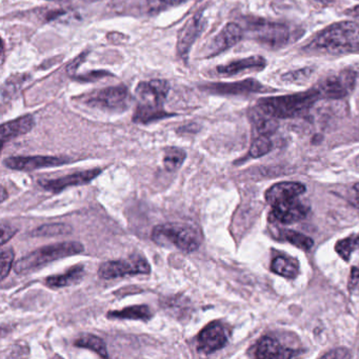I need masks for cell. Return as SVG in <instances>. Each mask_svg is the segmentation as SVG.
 <instances>
[{"label": "cell", "instance_id": "obj_2", "mask_svg": "<svg viewBox=\"0 0 359 359\" xmlns=\"http://www.w3.org/2000/svg\"><path fill=\"white\" fill-rule=\"evenodd\" d=\"M319 100H321L320 94L314 87L299 93L260 98L256 108L275 119L294 118L308 112Z\"/></svg>", "mask_w": 359, "mask_h": 359}, {"label": "cell", "instance_id": "obj_18", "mask_svg": "<svg viewBox=\"0 0 359 359\" xmlns=\"http://www.w3.org/2000/svg\"><path fill=\"white\" fill-rule=\"evenodd\" d=\"M298 354V351L285 348L272 337L262 338L255 351V356L258 358H291Z\"/></svg>", "mask_w": 359, "mask_h": 359}, {"label": "cell", "instance_id": "obj_32", "mask_svg": "<svg viewBox=\"0 0 359 359\" xmlns=\"http://www.w3.org/2000/svg\"><path fill=\"white\" fill-rule=\"evenodd\" d=\"M14 254L13 248H5L1 250V280H5L13 266Z\"/></svg>", "mask_w": 359, "mask_h": 359}, {"label": "cell", "instance_id": "obj_36", "mask_svg": "<svg viewBox=\"0 0 359 359\" xmlns=\"http://www.w3.org/2000/svg\"><path fill=\"white\" fill-rule=\"evenodd\" d=\"M323 357L325 358H348L351 357V354L346 348H336V350L323 355Z\"/></svg>", "mask_w": 359, "mask_h": 359}, {"label": "cell", "instance_id": "obj_39", "mask_svg": "<svg viewBox=\"0 0 359 359\" xmlns=\"http://www.w3.org/2000/svg\"><path fill=\"white\" fill-rule=\"evenodd\" d=\"M333 0H311V3L315 6H320V7H327Z\"/></svg>", "mask_w": 359, "mask_h": 359}, {"label": "cell", "instance_id": "obj_26", "mask_svg": "<svg viewBox=\"0 0 359 359\" xmlns=\"http://www.w3.org/2000/svg\"><path fill=\"white\" fill-rule=\"evenodd\" d=\"M186 151L176 147H170L165 149V156H163V165L165 170L169 172H175L182 167L184 161H186Z\"/></svg>", "mask_w": 359, "mask_h": 359}, {"label": "cell", "instance_id": "obj_28", "mask_svg": "<svg viewBox=\"0 0 359 359\" xmlns=\"http://www.w3.org/2000/svg\"><path fill=\"white\" fill-rule=\"evenodd\" d=\"M72 230V226L66 224H43L33 230L30 235L33 237H54L71 234Z\"/></svg>", "mask_w": 359, "mask_h": 359}, {"label": "cell", "instance_id": "obj_33", "mask_svg": "<svg viewBox=\"0 0 359 359\" xmlns=\"http://www.w3.org/2000/svg\"><path fill=\"white\" fill-rule=\"evenodd\" d=\"M187 1H189V0H149V5H150L151 10L161 11V10L182 5V4L187 3Z\"/></svg>", "mask_w": 359, "mask_h": 359}, {"label": "cell", "instance_id": "obj_27", "mask_svg": "<svg viewBox=\"0 0 359 359\" xmlns=\"http://www.w3.org/2000/svg\"><path fill=\"white\" fill-rule=\"evenodd\" d=\"M278 239L287 241V243H292V245L299 248V249L304 250V251H308L314 245L313 239L310 238V237L291 230L279 231Z\"/></svg>", "mask_w": 359, "mask_h": 359}, {"label": "cell", "instance_id": "obj_13", "mask_svg": "<svg viewBox=\"0 0 359 359\" xmlns=\"http://www.w3.org/2000/svg\"><path fill=\"white\" fill-rule=\"evenodd\" d=\"M205 28V20L203 18V13H199L193 15L188 22L182 27V30L180 31L177 39V49L178 55L187 62L190 54L191 48L193 43L198 39L199 35L201 34Z\"/></svg>", "mask_w": 359, "mask_h": 359}, {"label": "cell", "instance_id": "obj_7", "mask_svg": "<svg viewBox=\"0 0 359 359\" xmlns=\"http://www.w3.org/2000/svg\"><path fill=\"white\" fill-rule=\"evenodd\" d=\"M85 104L102 110L125 111L131 104V95L126 86H115L86 96Z\"/></svg>", "mask_w": 359, "mask_h": 359}, {"label": "cell", "instance_id": "obj_9", "mask_svg": "<svg viewBox=\"0 0 359 359\" xmlns=\"http://www.w3.org/2000/svg\"><path fill=\"white\" fill-rule=\"evenodd\" d=\"M201 89L205 93L222 96L251 95V94L255 93L275 92V90L266 87V86L253 79L235 81V83H205V85L201 86Z\"/></svg>", "mask_w": 359, "mask_h": 359}, {"label": "cell", "instance_id": "obj_3", "mask_svg": "<svg viewBox=\"0 0 359 359\" xmlns=\"http://www.w3.org/2000/svg\"><path fill=\"white\" fill-rule=\"evenodd\" d=\"M245 29L254 41L271 50H279L294 43L299 32L290 25L264 18H247Z\"/></svg>", "mask_w": 359, "mask_h": 359}, {"label": "cell", "instance_id": "obj_16", "mask_svg": "<svg viewBox=\"0 0 359 359\" xmlns=\"http://www.w3.org/2000/svg\"><path fill=\"white\" fill-rule=\"evenodd\" d=\"M170 91V85L163 79H153L150 81H142L136 88V94L146 104L163 106Z\"/></svg>", "mask_w": 359, "mask_h": 359}, {"label": "cell", "instance_id": "obj_23", "mask_svg": "<svg viewBox=\"0 0 359 359\" xmlns=\"http://www.w3.org/2000/svg\"><path fill=\"white\" fill-rule=\"evenodd\" d=\"M110 319H128V320L149 321L152 319L153 312L146 304L127 306L121 311H111L107 314Z\"/></svg>", "mask_w": 359, "mask_h": 359}, {"label": "cell", "instance_id": "obj_19", "mask_svg": "<svg viewBox=\"0 0 359 359\" xmlns=\"http://www.w3.org/2000/svg\"><path fill=\"white\" fill-rule=\"evenodd\" d=\"M35 121L32 115H24L14 121H8L1 126V144L5 146L6 142L28 134L34 128Z\"/></svg>", "mask_w": 359, "mask_h": 359}, {"label": "cell", "instance_id": "obj_24", "mask_svg": "<svg viewBox=\"0 0 359 359\" xmlns=\"http://www.w3.org/2000/svg\"><path fill=\"white\" fill-rule=\"evenodd\" d=\"M75 346L93 351L96 354L100 355V357H104V358H108L109 357L108 350H107V346L104 340L98 336L93 335V334H86V335L81 336L75 341Z\"/></svg>", "mask_w": 359, "mask_h": 359}, {"label": "cell", "instance_id": "obj_14", "mask_svg": "<svg viewBox=\"0 0 359 359\" xmlns=\"http://www.w3.org/2000/svg\"><path fill=\"white\" fill-rule=\"evenodd\" d=\"M100 173H102V169L100 168L83 170V171H77L75 173L69 174V175L54 178V180H39V184L45 190L58 193L62 192L65 189L70 188V187L89 184L92 180H95Z\"/></svg>", "mask_w": 359, "mask_h": 359}, {"label": "cell", "instance_id": "obj_31", "mask_svg": "<svg viewBox=\"0 0 359 359\" xmlns=\"http://www.w3.org/2000/svg\"><path fill=\"white\" fill-rule=\"evenodd\" d=\"M271 150H272V142H271L269 136L259 135L252 142L250 155L257 158V157L268 154Z\"/></svg>", "mask_w": 359, "mask_h": 359}, {"label": "cell", "instance_id": "obj_5", "mask_svg": "<svg viewBox=\"0 0 359 359\" xmlns=\"http://www.w3.org/2000/svg\"><path fill=\"white\" fill-rule=\"evenodd\" d=\"M83 250L85 248L79 241H70V243L67 241V243L46 245L27 254L26 256L18 260L14 264V271L20 275L28 274L37 269L43 268L50 262L83 253Z\"/></svg>", "mask_w": 359, "mask_h": 359}, {"label": "cell", "instance_id": "obj_35", "mask_svg": "<svg viewBox=\"0 0 359 359\" xmlns=\"http://www.w3.org/2000/svg\"><path fill=\"white\" fill-rule=\"evenodd\" d=\"M16 232H18L16 229L6 224H1V233H3L1 234V245H5L16 234Z\"/></svg>", "mask_w": 359, "mask_h": 359}, {"label": "cell", "instance_id": "obj_21", "mask_svg": "<svg viewBox=\"0 0 359 359\" xmlns=\"http://www.w3.org/2000/svg\"><path fill=\"white\" fill-rule=\"evenodd\" d=\"M175 115L176 114L167 112L165 108H163V106L140 102L137 108H136L135 113H134L133 121L135 123H144V125H147V123L161 121V119L175 116Z\"/></svg>", "mask_w": 359, "mask_h": 359}, {"label": "cell", "instance_id": "obj_37", "mask_svg": "<svg viewBox=\"0 0 359 359\" xmlns=\"http://www.w3.org/2000/svg\"><path fill=\"white\" fill-rule=\"evenodd\" d=\"M104 75H109V73L97 71V72H91L87 75H81V76H76L75 77V79L81 81H96V79H102V76H104Z\"/></svg>", "mask_w": 359, "mask_h": 359}, {"label": "cell", "instance_id": "obj_1", "mask_svg": "<svg viewBox=\"0 0 359 359\" xmlns=\"http://www.w3.org/2000/svg\"><path fill=\"white\" fill-rule=\"evenodd\" d=\"M302 50L317 55L359 53V25L351 20L330 25L313 35Z\"/></svg>", "mask_w": 359, "mask_h": 359}, {"label": "cell", "instance_id": "obj_10", "mask_svg": "<svg viewBox=\"0 0 359 359\" xmlns=\"http://www.w3.org/2000/svg\"><path fill=\"white\" fill-rule=\"evenodd\" d=\"M299 197H289L273 203L271 222L289 224L304 219L308 215L309 207L299 201Z\"/></svg>", "mask_w": 359, "mask_h": 359}, {"label": "cell", "instance_id": "obj_12", "mask_svg": "<svg viewBox=\"0 0 359 359\" xmlns=\"http://www.w3.org/2000/svg\"><path fill=\"white\" fill-rule=\"evenodd\" d=\"M69 163H71L70 159L56 156H12L4 161V165L8 169L24 172L57 167Z\"/></svg>", "mask_w": 359, "mask_h": 359}, {"label": "cell", "instance_id": "obj_8", "mask_svg": "<svg viewBox=\"0 0 359 359\" xmlns=\"http://www.w3.org/2000/svg\"><path fill=\"white\" fill-rule=\"evenodd\" d=\"M148 260L142 255L134 254L129 259L111 260L104 262L98 269V276L102 279H115L127 275L150 274Z\"/></svg>", "mask_w": 359, "mask_h": 359}, {"label": "cell", "instance_id": "obj_4", "mask_svg": "<svg viewBox=\"0 0 359 359\" xmlns=\"http://www.w3.org/2000/svg\"><path fill=\"white\" fill-rule=\"evenodd\" d=\"M151 237L155 243L161 247H174L186 253L196 251L201 243V232L196 226L178 222L155 226Z\"/></svg>", "mask_w": 359, "mask_h": 359}, {"label": "cell", "instance_id": "obj_40", "mask_svg": "<svg viewBox=\"0 0 359 359\" xmlns=\"http://www.w3.org/2000/svg\"><path fill=\"white\" fill-rule=\"evenodd\" d=\"M6 195H7V192H6V189L3 188V191H1V201H6Z\"/></svg>", "mask_w": 359, "mask_h": 359}, {"label": "cell", "instance_id": "obj_17", "mask_svg": "<svg viewBox=\"0 0 359 359\" xmlns=\"http://www.w3.org/2000/svg\"><path fill=\"white\" fill-rule=\"evenodd\" d=\"M266 67V60L262 56H250L234 60L229 64L216 67V72L222 76H234L252 71H262Z\"/></svg>", "mask_w": 359, "mask_h": 359}, {"label": "cell", "instance_id": "obj_20", "mask_svg": "<svg viewBox=\"0 0 359 359\" xmlns=\"http://www.w3.org/2000/svg\"><path fill=\"white\" fill-rule=\"evenodd\" d=\"M306 192V187L300 182H279L271 187L266 192V203L272 205L273 203L281 201V199L289 198V197H298Z\"/></svg>", "mask_w": 359, "mask_h": 359}, {"label": "cell", "instance_id": "obj_34", "mask_svg": "<svg viewBox=\"0 0 359 359\" xmlns=\"http://www.w3.org/2000/svg\"><path fill=\"white\" fill-rule=\"evenodd\" d=\"M348 290L351 292L359 293V268L354 266L351 272L350 280H348Z\"/></svg>", "mask_w": 359, "mask_h": 359}, {"label": "cell", "instance_id": "obj_38", "mask_svg": "<svg viewBox=\"0 0 359 359\" xmlns=\"http://www.w3.org/2000/svg\"><path fill=\"white\" fill-rule=\"evenodd\" d=\"M346 15L359 20V5L355 6V7L351 8L348 11H346Z\"/></svg>", "mask_w": 359, "mask_h": 359}, {"label": "cell", "instance_id": "obj_22", "mask_svg": "<svg viewBox=\"0 0 359 359\" xmlns=\"http://www.w3.org/2000/svg\"><path fill=\"white\" fill-rule=\"evenodd\" d=\"M85 276V268L81 264L73 266L62 274L54 275L45 279V285L51 289H62L69 285H77Z\"/></svg>", "mask_w": 359, "mask_h": 359}, {"label": "cell", "instance_id": "obj_15", "mask_svg": "<svg viewBox=\"0 0 359 359\" xmlns=\"http://www.w3.org/2000/svg\"><path fill=\"white\" fill-rule=\"evenodd\" d=\"M243 28L235 22H229L212 39L209 48H208V57H214V56L231 49L243 39Z\"/></svg>", "mask_w": 359, "mask_h": 359}, {"label": "cell", "instance_id": "obj_41", "mask_svg": "<svg viewBox=\"0 0 359 359\" xmlns=\"http://www.w3.org/2000/svg\"><path fill=\"white\" fill-rule=\"evenodd\" d=\"M354 189L356 190L357 194L359 195V184H355Z\"/></svg>", "mask_w": 359, "mask_h": 359}, {"label": "cell", "instance_id": "obj_29", "mask_svg": "<svg viewBox=\"0 0 359 359\" xmlns=\"http://www.w3.org/2000/svg\"><path fill=\"white\" fill-rule=\"evenodd\" d=\"M359 249V234L352 235L346 238L338 241L335 245V251L342 259L348 262L355 250Z\"/></svg>", "mask_w": 359, "mask_h": 359}, {"label": "cell", "instance_id": "obj_6", "mask_svg": "<svg viewBox=\"0 0 359 359\" xmlns=\"http://www.w3.org/2000/svg\"><path fill=\"white\" fill-rule=\"evenodd\" d=\"M357 81V72L348 68L323 77L317 83L321 98L341 100L352 93Z\"/></svg>", "mask_w": 359, "mask_h": 359}, {"label": "cell", "instance_id": "obj_30", "mask_svg": "<svg viewBox=\"0 0 359 359\" xmlns=\"http://www.w3.org/2000/svg\"><path fill=\"white\" fill-rule=\"evenodd\" d=\"M313 73H314V70L312 68L289 71L281 76V81L285 83H291V85H304V83H308Z\"/></svg>", "mask_w": 359, "mask_h": 359}, {"label": "cell", "instance_id": "obj_25", "mask_svg": "<svg viewBox=\"0 0 359 359\" xmlns=\"http://www.w3.org/2000/svg\"><path fill=\"white\" fill-rule=\"evenodd\" d=\"M271 269L273 272L287 278H295L299 272L297 262L285 257H276L273 259Z\"/></svg>", "mask_w": 359, "mask_h": 359}, {"label": "cell", "instance_id": "obj_11", "mask_svg": "<svg viewBox=\"0 0 359 359\" xmlns=\"http://www.w3.org/2000/svg\"><path fill=\"white\" fill-rule=\"evenodd\" d=\"M228 344L226 327L219 321H213L205 325L197 336V351L203 354H211L222 350Z\"/></svg>", "mask_w": 359, "mask_h": 359}]
</instances>
